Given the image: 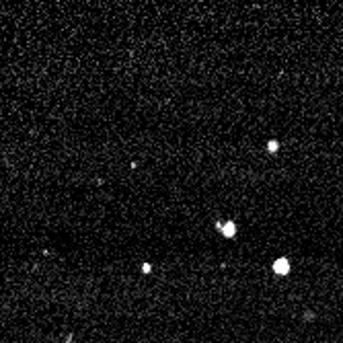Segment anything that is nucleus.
I'll return each instance as SVG.
<instances>
[{
    "mask_svg": "<svg viewBox=\"0 0 343 343\" xmlns=\"http://www.w3.org/2000/svg\"><path fill=\"white\" fill-rule=\"evenodd\" d=\"M214 230L220 232V237L226 241H234L239 237V224L234 220H214Z\"/></svg>",
    "mask_w": 343,
    "mask_h": 343,
    "instance_id": "1",
    "label": "nucleus"
},
{
    "mask_svg": "<svg viewBox=\"0 0 343 343\" xmlns=\"http://www.w3.org/2000/svg\"><path fill=\"white\" fill-rule=\"evenodd\" d=\"M294 271V265L290 261V257L282 255V257H275V259L271 261V273L275 277H290Z\"/></svg>",
    "mask_w": 343,
    "mask_h": 343,
    "instance_id": "2",
    "label": "nucleus"
},
{
    "mask_svg": "<svg viewBox=\"0 0 343 343\" xmlns=\"http://www.w3.org/2000/svg\"><path fill=\"white\" fill-rule=\"evenodd\" d=\"M140 271H142L144 275H150V273L154 271V267H152V263H146V261H144V263L140 265Z\"/></svg>",
    "mask_w": 343,
    "mask_h": 343,
    "instance_id": "5",
    "label": "nucleus"
},
{
    "mask_svg": "<svg viewBox=\"0 0 343 343\" xmlns=\"http://www.w3.org/2000/svg\"><path fill=\"white\" fill-rule=\"evenodd\" d=\"M282 150V142L277 140V138H269L267 142H265V152L269 154V156H275L277 152Z\"/></svg>",
    "mask_w": 343,
    "mask_h": 343,
    "instance_id": "3",
    "label": "nucleus"
},
{
    "mask_svg": "<svg viewBox=\"0 0 343 343\" xmlns=\"http://www.w3.org/2000/svg\"><path fill=\"white\" fill-rule=\"evenodd\" d=\"M300 318H302V323H314V320L318 318V314H316V310H312V308H304L302 314H300Z\"/></svg>",
    "mask_w": 343,
    "mask_h": 343,
    "instance_id": "4",
    "label": "nucleus"
}]
</instances>
